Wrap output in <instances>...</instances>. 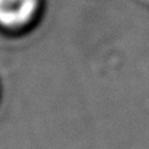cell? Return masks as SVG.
Masks as SVG:
<instances>
[{
    "instance_id": "cell-1",
    "label": "cell",
    "mask_w": 149,
    "mask_h": 149,
    "mask_svg": "<svg viewBox=\"0 0 149 149\" xmlns=\"http://www.w3.org/2000/svg\"><path fill=\"white\" fill-rule=\"evenodd\" d=\"M43 0H0V32L21 36L36 26Z\"/></svg>"
}]
</instances>
